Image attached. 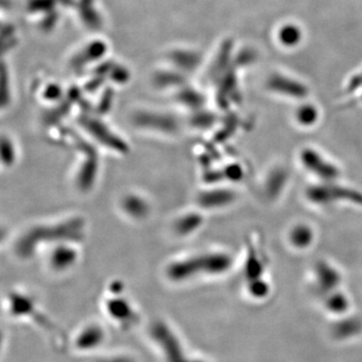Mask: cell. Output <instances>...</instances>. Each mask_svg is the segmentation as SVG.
Segmentation results:
<instances>
[{
	"instance_id": "cell-1",
	"label": "cell",
	"mask_w": 362,
	"mask_h": 362,
	"mask_svg": "<svg viewBox=\"0 0 362 362\" xmlns=\"http://www.w3.org/2000/svg\"><path fill=\"white\" fill-rule=\"evenodd\" d=\"M307 199L316 206H325L340 201L362 206V192L334 182H321L307 189Z\"/></svg>"
},
{
	"instance_id": "cell-2",
	"label": "cell",
	"mask_w": 362,
	"mask_h": 362,
	"mask_svg": "<svg viewBox=\"0 0 362 362\" xmlns=\"http://www.w3.org/2000/svg\"><path fill=\"white\" fill-rule=\"evenodd\" d=\"M299 159L305 170L315 176L321 182H334L339 178V166L318 149L304 147L300 151Z\"/></svg>"
},
{
	"instance_id": "cell-3",
	"label": "cell",
	"mask_w": 362,
	"mask_h": 362,
	"mask_svg": "<svg viewBox=\"0 0 362 362\" xmlns=\"http://www.w3.org/2000/svg\"><path fill=\"white\" fill-rule=\"evenodd\" d=\"M316 233L313 226L306 223L292 226L288 232L287 240L290 246L296 251H307L315 243Z\"/></svg>"
},
{
	"instance_id": "cell-4",
	"label": "cell",
	"mask_w": 362,
	"mask_h": 362,
	"mask_svg": "<svg viewBox=\"0 0 362 362\" xmlns=\"http://www.w3.org/2000/svg\"><path fill=\"white\" fill-rule=\"evenodd\" d=\"M315 276L319 287L325 291H332L340 282L339 272L327 262L317 264Z\"/></svg>"
},
{
	"instance_id": "cell-5",
	"label": "cell",
	"mask_w": 362,
	"mask_h": 362,
	"mask_svg": "<svg viewBox=\"0 0 362 362\" xmlns=\"http://www.w3.org/2000/svg\"><path fill=\"white\" fill-rule=\"evenodd\" d=\"M295 119H296V122L302 127H312L318 122L319 112L312 105H304L296 111Z\"/></svg>"
},
{
	"instance_id": "cell-6",
	"label": "cell",
	"mask_w": 362,
	"mask_h": 362,
	"mask_svg": "<svg viewBox=\"0 0 362 362\" xmlns=\"http://www.w3.org/2000/svg\"><path fill=\"white\" fill-rule=\"evenodd\" d=\"M250 283H251L250 290H251L252 294L255 295V296H264L268 292V286L261 278L254 279Z\"/></svg>"
},
{
	"instance_id": "cell-7",
	"label": "cell",
	"mask_w": 362,
	"mask_h": 362,
	"mask_svg": "<svg viewBox=\"0 0 362 362\" xmlns=\"http://www.w3.org/2000/svg\"><path fill=\"white\" fill-rule=\"evenodd\" d=\"M345 305H347L346 300L340 294L333 295V296H331L329 301H328L329 308H333L338 311L341 310V308H345Z\"/></svg>"
}]
</instances>
